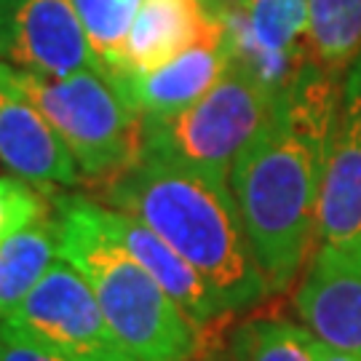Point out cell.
<instances>
[{"instance_id":"cell-1","label":"cell","mask_w":361,"mask_h":361,"mask_svg":"<svg viewBox=\"0 0 361 361\" xmlns=\"http://www.w3.org/2000/svg\"><path fill=\"white\" fill-rule=\"evenodd\" d=\"M343 75L308 59L231 169V190L271 292L292 286L319 241V198Z\"/></svg>"},{"instance_id":"cell-2","label":"cell","mask_w":361,"mask_h":361,"mask_svg":"<svg viewBox=\"0 0 361 361\" xmlns=\"http://www.w3.org/2000/svg\"><path fill=\"white\" fill-rule=\"evenodd\" d=\"M107 207L150 225L207 281L225 313L257 305L271 286L252 252L231 180L140 155L104 188Z\"/></svg>"},{"instance_id":"cell-3","label":"cell","mask_w":361,"mask_h":361,"mask_svg":"<svg viewBox=\"0 0 361 361\" xmlns=\"http://www.w3.org/2000/svg\"><path fill=\"white\" fill-rule=\"evenodd\" d=\"M51 207L59 257L83 273L123 353L131 361H195L204 332L129 252L94 225L89 198L56 195Z\"/></svg>"},{"instance_id":"cell-4","label":"cell","mask_w":361,"mask_h":361,"mask_svg":"<svg viewBox=\"0 0 361 361\" xmlns=\"http://www.w3.org/2000/svg\"><path fill=\"white\" fill-rule=\"evenodd\" d=\"M0 78L25 94L59 131L86 180H113L142 150V118L104 70L43 75L0 59Z\"/></svg>"},{"instance_id":"cell-5","label":"cell","mask_w":361,"mask_h":361,"mask_svg":"<svg viewBox=\"0 0 361 361\" xmlns=\"http://www.w3.org/2000/svg\"><path fill=\"white\" fill-rule=\"evenodd\" d=\"M279 91L233 56L217 83L180 113L142 121L145 158L231 180L235 158L271 118Z\"/></svg>"},{"instance_id":"cell-6","label":"cell","mask_w":361,"mask_h":361,"mask_svg":"<svg viewBox=\"0 0 361 361\" xmlns=\"http://www.w3.org/2000/svg\"><path fill=\"white\" fill-rule=\"evenodd\" d=\"M3 322L19 326L70 361H131L104 322L89 281L65 257L54 262Z\"/></svg>"},{"instance_id":"cell-7","label":"cell","mask_w":361,"mask_h":361,"mask_svg":"<svg viewBox=\"0 0 361 361\" xmlns=\"http://www.w3.org/2000/svg\"><path fill=\"white\" fill-rule=\"evenodd\" d=\"M0 59L56 78L102 70L73 0H0Z\"/></svg>"},{"instance_id":"cell-8","label":"cell","mask_w":361,"mask_h":361,"mask_svg":"<svg viewBox=\"0 0 361 361\" xmlns=\"http://www.w3.org/2000/svg\"><path fill=\"white\" fill-rule=\"evenodd\" d=\"M319 244L361 257V54L340 83L319 198Z\"/></svg>"},{"instance_id":"cell-9","label":"cell","mask_w":361,"mask_h":361,"mask_svg":"<svg viewBox=\"0 0 361 361\" xmlns=\"http://www.w3.org/2000/svg\"><path fill=\"white\" fill-rule=\"evenodd\" d=\"M235 56L281 91L310 56L308 0H241L228 13Z\"/></svg>"},{"instance_id":"cell-10","label":"cell","mask_w":361,"mask_h":361,"mask_svg":"<svg viewBox=\"0 0 361 361\" xmlns=\"http://www.w3.org/2000/svg\"><path fill=\"white\" fill-rule=\"evenodd\" d=\"M235 56L231 30L217 38L195 43L188 51L171 56L169 62L150 70H118L107 73L121 97L142 118H166L198 102Z\"/></svg>"},{"instance_id":"cell-11","label":"cell","mask_w":361,"mask_h":361,"mask_svg":"<svg viewBox=\"0 0 361 361\" xmlns=\"http://www.w3.org/2000/svg\"><path fill=\"white\" fill-rule=\"evenodd\" d=\"M295 305L313 337L361 359V257L322 246L308 259Z\"/></svg>"},{"instance_id":"cell-12","label":"cell","mask_w":361,"mask_h":361,"mask_svg":"<svg viewBox=\"0 0 361 361\" xmlns=\"http://www.w3.org/2000/svg\"><path fill=\"white\" fill-rule=\"evenodd\" d=\"M89 214L94 225L110 241H116L123 252H129L131 257L180 302L201 332L212 322H217L219 316H225V308L219 305V300L207 286V281L150 225H145L142 219H137L129 212H121V209L91 201V198Z\"/></svg>"},{"instance_id":"cell-13","label":"cell","mask_w":361,"mask_h":361,"mask_svg":"<svg viewBox=\"0 0 361 361\" xmlns=\"http://www.w3.org/2000/svg\"><path fill=\"white\" fill-rule=\"evenodd\" d=\"M0 161L40 190L80 185L83 174L59 131L25 94L0 78Z\"/></svg>"},{"instance_id":"cell-14","label":"cell","mask_w":361,"mask_h":361,"mask_svg":"<svg viewBox=\"0 0 361 361\" xmlns=\"http://www.w3.org/2000/svg\"><path fill=\"white\" fill-rule=\"evenodd\" d=\"M228 30L201 0H142L118 70H150ZM116 70V73H118Z\"/></svg>"},{"instance_id":"cell-15","label":"cell","mask_w":361,"mask_h":361,"mask_svg":"<svg viewBox=\"0 0 361 361\" xmlns=\"http://www.w3.org/2000/svg\"><path fill=\"white\" fill-rule=\"evenodd\" d=\"M59 259L54 217H43L0 244V319L22 305L46 271Z\"/></svg>"},{"instance_id":"cell-16","label":"cell","mask_w":361,"mask_h":361,"mask_svg":"<svg viewBox=\"0 0 361 361\" xmlns=\"http://www.w3.org/2000/svg\"><path fill=\"white\" fill-rule=\"evenodd\" d=\"M310 56L345 73L361 54V0H308Z\"/></svg>"},{"instance_id":"cell-17","label":"cell","mask_w":361,"mask_h":361,"mask_svg":"<svg viewBox=\"0 0 361 361\" xmlns=\"http://www.w3.org/2000/svg\"><path fill=\"white\" fill-rule=\"evenodd\" d=\"M233 361H316L310 332L281 319H249L231 335Z\"/></svg>"},{"instance_id":"cell-18","label":"cell","mask_w":361,"mask_h":361,"mask_svg":"<svg viewBox=\"0 0 361 361\" xmlns=\"http://www.w3.org/2000/svg\"><path fill=\"white\" fill-rule=\"evenodd\" d=\"M142 0H73L80 25L104 73H116Z\"/></svg>"},{"instance_id":"cell-19","label":"cell","mask_w":361,"mask_h":361,"mask_svg":"<svg viewBox=\"0 0 361 361\" xmlns=\"http://www.w3.org/2000/svg\"><path fill=\"white\" fill-rule=\"evenodd\" d=\"M43 217H49V204L35 190V185L16 174L0 177V244Z\"/></svg>"},{"instance_id":"cell-20","label":"cell","mask_w":361,"mask_h":361,"mask_svg":"<svg viewBox=\"0 0 361 361\" xmlns=\"http://www.w3.org/2000/svg\"><path fill=\"white\" fill-rule=\"evenodd\" d=\"M0 361H70L62 353L46 348L19 326L0 319Z\"/></svg>"},{"instance_id":"cell-21","label":"cell","mask_w":361,"mask_h":361,"mask_svg":"<svg viewBox=\"0 0 361 361\" xmlns=\"http://www.w3.org/2000/svg\"><path fill=\"white\" fill-rule=\"evenodd\" d=\"M310 350H313V359L316 361H361V359H356V356H350V353L329 348L326 343H322L319 337H313V335H310Z\"/></svg>"},{"instance_id":"cell-22","label":"cell","mask_w":361,"mask_h":361,"mask_svg":"<svg viewBox=\"0 0 361 361\" xmlns=\"http://www.w3.org/2000/svg\"><path fill=\"white\" fill-rule=\"evenodd\" d=\"M204 6H207L209 11H214V13H219L222 19H228V13L241 3V0H201Z\"/></svg>"},{"instance_id":"cell-23","label":"cell","mask_w":361,"mask_h":361,"mask_svg":"<svg viewBox=\"0 0 361 361\" xmlns=\"http://www.w3.org/2000/svg\"><path fill=\"white\" fill-rule=\"evenodd\" d=\"M198 361H233L231 353H198Z\"/></svg>"}]
</instances>
